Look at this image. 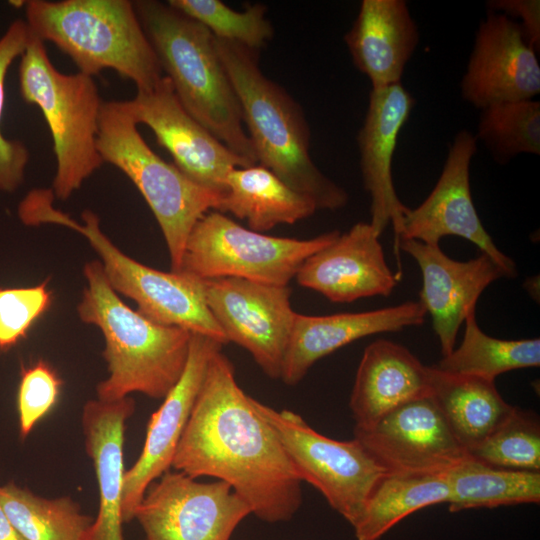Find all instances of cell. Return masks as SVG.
Here are the masks:
<instances>
[{"instance_id":"obj_1","label":"cell","mask_w":540,"mask_h":540,"mask_svg":"<svg viewBox=\"0 0 540 540\" xmlns=\"http://www.w3.org/2000/svg\"><path fill=\"white\" fill-rule=\"evenodd\" d=\"M172 469L227 483L268 523L291 520L302 504L301 478L222 350L209 361Z\"/></svg>"},{"instance_id":"obj_31","label":"cell","mask_w":540,"mask_h":540,"mask_svg":"<svg viewBox=\"0 0 540 540\" xmlns=\"http://www.w3.org/2000/svg\"><path fill=\"white\" fill-rule=\"evenodd\" d=\"M475 137L502 165L521 153L540 155V102H503L482 109Z\"/></svg>"},{"instance_id":"obj_13","label":"cell","mask_w":540,"mask_h":540,"mask_svg":"<svg viewBox=\"0 0 540 540\" xmlns=\"http://www.w3.org/2000/svg\"><path fill=\"white\" fill-rule=\"evenodd\" d=\"M354 438L388 475L443 474L469 455L430 394L396 408L368 429L354 428Z\"/></svg>"},{"instance_id":"obj_17","label":"cell","mask_w":540,"mask_h":540,"mask_svg":"<svg viewBox=\"0 0 540 540\" xmlns=\"http://www.w3.org/2000/svg\"><path fill=\"white\" fill-rule=\"evenodd\" d=\"M223 344L211 337L191 333L185 369L147 424L142 451L125 471L123 521L134 520L137 506L148 486L172 468L173 458L204 380L212 356Z\"/></svg>"},{"instance_id":"obj_27","label":"cell","mask_w":540,"mask_h":540,"mask_svg":"<svg viewBox=\"0 0 540 540\" xmlns=\"http://www.w3.org/2000/svg\"><path fill=\"white\" fill-rule=\"evenodd\" d=\"M445 474L450 512L540 502V471L494 467L468 455Z\"/></svg>"},{"instance_id":"obj_25","label":"cell","mask_w":540,"mask_h":540,"mask_svg":"<svg viewBox=\"0 0 540 540\" xmlns=\"http://www.w3.org/2000/svg\"><path fill=\"white\" fill-rule=\"evenodd\" d=\"M226 187L216 211L244 219L249 229L260 233L280 224H294L318 209L312 199L257 164L232 169Z\"/></svg>"},{"instance_id":"obj_28","label":"cell","mask_w":540,"mask_h":540,"mask_svg":"<svg viewBox=\"0 0 540 540\" xmlns=\"http://www.w3.org/2000/svg\"><path fill=\"white\" fill-rule=\"evenodd\" d=\"M446 474L386 475L352 526L357 540H379L397 523L428 506L447 503Z\"/></svg>"},{"instance_id":"obj_11","label":"cell","mask_w":540,"mask_h":540,"mask_svg":"<svg viewBox=\"0 0 540 540\" xmlns=\"http://www.w3.org/2000/svg\"><path fill=\"white\" fill-rule=\"evenodd\" d=\"M203 280L206 303L227 342L247 350L268 377L280 379L296 316L291 289L235 277Z\"/></svg>"},{"instance_id":"obj_23","label":"cell","mask_w":540,"mask_h":540,"mask_svg":"<svg viewBox=\"0 0 540 540\" xmlns=\"http://www.w3.org/2000/svg\"><path fill=\"white\" fill-rule=\"evenodd\" d=\"M430 394V367L386 339L369 344L359 363L349 407L356 429H368L396 408Z\"/></svg>"},{"instance_id":"obj_3","label":"cell","mask_w":540,"mask_h":540,"mask_svg":"<svg viewBox=\"0 0 540 540\" xmlns=\"http://www.w3.org/2000/svg\"><path fill=\"white\" fill-rule=\"evenodd\" d=\"M133 3L162 72L184 109L248 166L256 165L239 101L212 33L168 3Z\"/></svg>"},{"instance_id":"obj_12","label":"cell","mask_w":540,"mask_h":540,"mask_svg":"<svg viewBox=\"0 0 540 540\" xmlns=\"http://www.w3.org/2000/svg\"><path fill=\"white\" fill-rule=\"evenodd\" d=\"M477 150V139L468 130L459 131L452 141L441 175L428 197L407 211L395 246L398 280L402 276L401 240H417L439 245L446 236H458L475 244L505 272L516 275L514 261L502 253L485 230L475 209L470 190V164Z\"/></svg>"},{"instance_id":"obj_19","label":"cell","mask_w":540,"mask_h":540,"mask_svg":"<svg viewBox=\"0 0 540 540\" xmlns=\"http://www.w3.org/2000/svg\"><path fill=\"white\" fill-rule=\"evenodd\" d=\"M415 105L402 83L372 89L363 126L358 132L360 169L371 197V221L380 236L391 223L394 248L409 210L398 198L392 178V161L400 131Z\"/></svg>"},{"instance_id":"obj_16","label":"cell","mask_w":540,"mask_h":540,"mask_svg":"<svg viewBox=\"0 0 540 540\" xmlns=\"http://www.w3.org/2000/svg\"><path fill=\"white\" fill-rule=\"evenodd\" d=\"M102 268L111 288L133 300L149 320L228 343L206 303L203 279L154 269L117 247L104 253Z\"/></svg>"},{"instance_id":"obj_35","label":"cell","mask_w":540,"mask_h":540,"mask_svg":"<svg viewBox=\"0 0 540 540\" xmlns=\"http://www.w3.org/2000/svg\"><path fill=\"white\" fill-rule=\"evenodd\" d=\"M51 305L47 282L29 287L0 288V350L23 339Z\"/></svg>"},{"instance_id":"obj_10","label":"cell","mask_w":540,"mask_h":540,"mask_svg":"<svg viewBox=\"0 0 540 540\" xmlns=\"http://www.w3.org/2000/svg\"><path fill=\"white\" fill-rule=\"evenodd\" d=\"M250 514L227 483L199 482L171 468L148 486L134 519L144 540H230Z\"/></svg>"},{"instance_id":"obj_37","label":"cell","mask_w":540,"mask_h":540,"mask_svg":"<svg viewBox=\"0 0 540 540\" xmlns=\"http://www.w3.org/2000/svg\"><path fill=\"white\" fill-rule=\"evenodd\" d=\"M489 10L508 17L522 19L520 26L525 39L536 51L540 46V2L539 0H492L487 2Z\"/></svg>"},{"instance_id":"obj_32","label":"cell","mask_w":540,"mask_h":540,"mask_svg":"<svg viewBox=\"0 0 540 540\" xmlns=\"http://www.w3.org/2000/svg\"><path fill=\"white\" fill-rule=\"evenodd\" d=\"M468 454L494 467L540 471L538 417L514 406L508 417Z\"/></svg>"},{"instance_id":"obj_33","label":"cell","mask_w":540,"mask_h":540,"mask_svg":"<svg viewBox=\"0 0 540 540\" xmlns=\"http://www.w3.org/2000/svg\"><path fill=\"white\" fill-rule=\"evenodd\" d=\"M167 3L201 23L214 37L254 51H259L273 37V27L262 4L237 11L219 0H169Z\"/></svg>"},{"instance_id":"obj_18","label":"cell","mask_w":540,"mask_h":540,"mask_svg":"<svg viewBox=\"0 0 540 540\" xmlns=\"http://www.w3.org/2000/svg\"><path fill=\"white\" fill-rule=\"evenodd\" d=\"M398 249L411 255L421 270L419 301L431 316L442 356H447L455 349L459 328L467 315L475 311L482 292L506 274L484 253L468 261H457L439 245L417 240H401Z\"/></svg>"},{"instance_id":"obj_9","label":"cell","mask_w":540,"mask_h":540,"mask_svg":"<svg viewBox=\"0 0 540 540\" xmlns=\"http://www.w3.org/2000/svg\"><path fill=\"white\" fill-rule=\"evenodd\" d=\"M252 405L273 429L302 482L314 486L353 526L385 470L355 438L335 440L293 411L276 410L254 398Z\"/></svg>"},{"instance_id":"obj_15","label":"cell","mask_w":540,"mask_h":540,"mask_svg":"<svg viewBox=\"0 0 540 540\" xmlns=\"http://www.w3.org/2000/svg\"><path fill=\"white\" fill-rule=\"evenodd\" d=\"M460 88L462 98L480 110L539 94V61L519 23L487 11L476 32Z\"/></svg>"},{"instance_id":"obj_21","label":"cell","mask_w":540,"mask_h":540,"mask_svg":"<svg viewBox=\"0 0 540 540\" xmlns=\"http://www.w3.org/2000/svg\"><path fill=\"white\" fill-rule=\"evenodd\" d=\"M426 314L420 301L356 313H296L280 379L287 385H296L318 360L341 347L366 336L420 326Z\"/></svg>"},{"instance_id":"obj_34","label":"cell","mask_w":540,"mask_h":540,"mask_svg":"<svg viewBox=\"0 0 540 540\" xmlns=\"http://www.w3.org/2000/svg\"><path fill=\"white\" fill-rule=\"evenodd\" d=\"M30 38V30L23 19H15L0 37V191L15 192L24 182L30 160L27 146L19 140L8 139L1 130L5 103V79L9 67L21 57Z\"/></svg>"},{"instance_id":"obj_5","label":"cell","mask_w":540,"mask_h":540,"mask_svg":"<svg viewBox=\"0 0 540 540\" xmlns=\"http://www.w3.org/2000/svg\"><path fill=\"white\" fill-rule=\"evenodd\" d=\"M25 22L41 41L53 43L78 67L95 76L111 69L137 91L164 76L130 0H28Z\"/></svg>"},{"instance_id":"obj_4","label":"cell","mask_w":540,"mask_h":540,"mask_svg":"<svg viewBox=\"0 0 540 540\" xmlns=\"http://www.w3.org/2000/svg\"><path fill=\"white\" fill-rule=\"evenodd\" d=\"M214 43L239 101L257 163L312 199L318 209L344 207L347 192L311 158L310 130L301 107L263 74L258 51L216 37Z\"/></svg>"},{"instance_id":"obj_22","label":"cell","mask_w":540,"mask_h":540,"mask_svg":"<svg viewBox=\"0 0 540 540\" xmlns=\"http://www.w3.org/2000/svg\"><path fill=\"white\" fill-rule=\"evenodd\" d=\"M135 401L88 400L81 425L85 449L92 461L99 490V508L84 540H124L122 525L124 490V441L127 420Z\"/></svg>"},{"instance_id":"obj_8","label":"cell","mask_w":540,"mask_h":540,"mask_svg":"<svg viewBox=\"0 0 540 540\" xmlns=\"http://www.w3.org/2000/svg\"><path fill=\"white\" fill-rule=\"evenodd\" d=\"M339 234L335 230L303 240L269 236L211 210L192 228L179 272L199 279L235 277L288 286L303 262Z\"/></svg>"},{"instance_id":"obj_7","label":"cell","mask_w":540,"mask_h":540,"mask_svg":"<svg viewBox=\"0 0 540 540\" xmlns=\"http://www.w3.org/2000/svg\"><path fill=\"white\" fill-rule=\"evenodd\" d=\"M97 147L103 162L125 174L145 199L162 231L171 271L179 272L192 228L207 212L218 209L222 196L197 185L157 155L123 100L103 102Z\"/></svg>"},{"instance_id":"obj_20","label":"cell","mask_w":540,"mask_h":540,"mask_svg":"<svg viewBox=\"0 0 540 540\" xmlns=\"http://www.w3.org/2000/svg\"><path fill=\"white\" fill-rule=\"evenodd\" d=\"M295 279L334 303L389 296L398 281L387 265L379 236L365 222L356 223L308 257Z\"/></svg>"},{"instance_id":"obj_26","label":"cell","mask_w":540,"mask_h":540,"mask_svg":"<svg viewBox=\"0 0 540 540\" xmlns=\"http://www.w3.org/2000/svg\"><path fill=\"white\" fill-rule=\"evenodd\" d=\"M430 367V395L449 428L469 452L488 437L511 413L495 381L453 374Z\"/></svg>"},{"instance_id":"obj_36","label":"cell","mask_w":540,"mask_h":540,"mask_svg":"<svg viewBox=\"0 0 540 540\" xmlns=\"http://www.w3.org/2000/svg\"><path fill=\"white\" fill-rule=\"evenodd\" d=\"M62 381L43 360L23 368L17 396L19 431L26 438L58 400Z\"/></svg>"},{"instance_id":"obj_38","label":"cell","mask_w":540,"mask_h":540,"mask_svg":"<svg viewBox=\"0 0 540 540\" xmlns=\"http://www.w3.org/2000/svg\"><path fill=\"white\" fill-rule=\"evenodd\" d=\"M0 540H24L12 525L0 504Z\"/></svg>"},{"instance_id":"obj_24","label":"cell","mask_w":540,"mask_h":540,"mask_svg":"<svg viewBox=\"0 0 540 540\" xmlns=\"http://www.w3.org/2000/svg\"><path fill=\"white\" fill-rule=\"evenodd\" d=\"M344 40L355 67L380 89L401 83L419 30L404 0H363Z\"/></svg>"},{"instance_id":"obj_14","label":"cell","mask_w":540,"mask_h":540,"mask_svg":"<svg viewBox=\"0 0 540 540\" xmlns=\"http://www.w3.org/2000/svg\"><path fill=\"white\" fill-rule=\"evenodd\" d=\"M123 103L135 123L149 127L174 165L197 185L223 196L229 172L248 167L184 109L166 76Z\"/></svg>"},{"instance_id":"obj_30","label":"cell","mask_w":540,"mask_h":540,"mask_svg":"<svg viewBox=\"0 0 540 540\" xmlns=\"http://www.w3.org/2000/svg\"><path fill=\"white\" fill-rule=\"evenodd\" d=\"M460 346L443 356L436 368L444 372L495 381L505 372L540 365V340H503L485 334L477 325L475 311L465 319Z\"/></svg>"},{"instance_id":"obj_29","label":"cell","mask_w":540,"mask_h":540,"mask_svg":"<svg viewBox=\"0 0 540 540\" xmlns=\"http://www.w3.org/2000/svg\"><path fill=\"white\" fill-rule=\"evenodd\" d=\"M0 504L24 540H84L94 521L69 496L48 499L13 482L0 486Z\"/></svg>"},{"instance_id":"obj_6","label":"cell","mask_w":540,"mask_h":540,"mask_svg":"<svg viewBox=\"0 0 540 540\" xmlns=\"http://www.w3.org/2000/svg\"><path fill=\"white\" fill-rule=\"evenodd\" d=\"M18 76L21 97L41 110L50 130L56 159L51 190L67 200L104 164L97 147L104 101L93 77L57 70L31 32Z\"/></svg>"},{"instance_id":"obj_2","label":"cell","mask_w":540,"mask_h":540,"mask_svg":"<svg viewBox=\"0 0 540 540\" xmlns=\"http://www.w3.org/2000/svg\"><path fill=\"white\" fill-rule=\"evenodd\" d=\"M86 287L77 304L79 319L104 337L108 376L97 398L116 401L131 393L163 399L180 379L191 332L155 323L124 303L105 278L99 260L85 263Z\"/></svg>"}]
</instances>
